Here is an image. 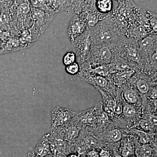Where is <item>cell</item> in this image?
I'll return each instance as SVG.
<instances>
[{
  "label": "cell",
  "mask_w": 157,
  "mask_h": 157,
  "mask_svg": "<svg viewBox=\"0 0 157 157\" xmlns=\"http://www.w3.org/2000/svg\"><path fill=\"white\" fill-rule=\"evenodd\" d=\"M92 45H113L117 42L119 36L104 19L88 30Z\"/></svg>",
  "instance_id": "cell-1"
},
{
  "label": "cell",
  "mask_w": 157,
  "mask_h": 157,
  "mask_svg": "<svg viewBox=\"0 0 157 157\" xmlns=\"http://www.w3.org/2000/svg\"><path fill=\"white\" fill-rule=\"evenodd\" d=\"M116 56L115 49L113 45H92L89 55L86 62L110 65Z\"/></svg>",
  "instance_id": "cell-2"
},
{
  "label": "cell",
  "mask_w": 157,
  "mask_h": 157,
  "mask_svg": "<svg viewBox=\"0 0 157 157\" xmlns=\"http://www.w3.org/2000/svg\"><path fill=\"white\" fill-rule=\"evenodd\" d=\"M71 43L78 63L81 65L86 61L91 48L92 41L88 30L77 37Z\"/></svg>",
  "instance_id": "cell-3"
},
{
  "label": "cell",
  "mask_w": 157,
  "mask_h": 157,
  "mask_svg": "<svg viewBox=\"0 0 157 157\" xmlns=\"http://www.w3.org/2000/svg\"><path fill=\"white\" fill-rule=\"evenodd\" d=\"M157 42L156 33L149 34L137 41L138 48L144 63V67H147L152 56L157 51Z\"/></svg>",
  "instance_id": "cell-4"
},
{
  "label": "cell",
  "mask_w": 157,
  "mask_h": 157,
  "mask_svg": "<svg viewBox=\"0 0 157 157\" xmlns=\"http://www.w3.org/2000/svg\"><path fill=\"white\" fill-rule=\"evenodd\" d=\"M76 112L67 108L59 107H55L51 112V131L58 127L63 126L71 121Z\"/></svg>",
  "instance_id": "cell-5"
},
{
  "label": "cell",
  "mask_w": 157,
  "mask_h": 157,
  "mask_svg": "<svg viewBox=\"0 0 157 157\" xmlns=\"http://www.w3.org/2000/svg\"><path fill=\"white\" fill-rule=\"evenodd\" d=\"M87 30V23L84 17L80 14H75L68 25V35L71 42Z\"/></svg>",
  "instance_id": "cell-6"
},
{
  "label": "cell",
  "mask_w": 157,
  "mask_h": 157,
  "mask_svg": "<svg viewBox=\"0 0 157 157\" xmlns=\"http://www.w3.org/2000/svg\"><path fill=\"white\" fill-rule=\"evenodd\" d=\"M80 80L93 85L95 87L100 88L104 90L109 93V91L112 92L113 87L110 81L106 77L103 76H87L81 78Z\"/></svg>",
  "instance_id": "cell-7"
},
{
  "label": "cell",
  "mask_w": 157,
  "mask_h": 157,
  "mask_svg": "<svg viewBox=\"0 0 157 157\" xmlns=\"http://www.w3.org/2000/svg\"><path fill=\"white\" fill-rule=\"evenodd\" d=\"M128 38L138 41L150 34L143 26L137 22L133 23L129 25L127 33Z\"/></svg>",
  "instance_id": "cell-8"
},
{
  "label": "cell",
  "mask_w": 157,
  "mask_h": 157,
  "mask_svg": "<svg viewBox=\"0 0 157 157\" xmlns=\"http://www.w3.org/2000/svg\"><path fill=\"white\" fill-rule=\"evenodd\" d=\"M79 14L84 17L86 21L88 30L94 27L105 18L103 14L98 12L97 10H85L82 11Z\"/></svg>",
  "instance_id": "cell-9"
},
{
  "label": "cell",
  "mask_w": 157,
  "mask_h": 157,
  "mask_svg": "<svg viewBox=\"0 0 157 157\" xmlns=\"http://www.w3.org/2000/svg\"><path fill=\"white\" fill-rule=\"evenodd\" d=\"M48 133L45 134L38 141L33 151L39 157H45L51 154Z\"/></svg>",
  "instance_id": "cell-10"
},
{
  "label": "cell",
  "mask_w": 157,
  "mask_h": 157,
  "mask_svg": "<svg viewBox=\"0 0 157 157\" xmlns=\"http://www.w3.org/2000/svg\"><path fill=\"white\" fill-rule=\"evenodd\" d=\"M96 9L101 14H109L112 12L113 8L112 0H97Z\"/></svg>",
  "instance_id": "cell-11"
},
{
  "label": "cell",
  "mask_w": 157,
  "mask_h": 157,
  "mask_svg": "<svg viewBox=\"0 0 157 157\" xmlns=\"http://www.w3.org/2000/svg\"><path fill=\"white\" fill-rule=\"evenodd\" d=\"M122 96L124 100L128 104H137L139 100L138 93L133 88H126L123 92Z\"/></svg>",
  "instance_id": "cell-12"
},
{
  "label": "cell",
  "mask_w": 157,
  "mask_h": 157,
  "mask_svg": "<svg viewBox=\"0 0 157 157\" xmlns=\"http://www.w3.org/2000/svg\"><path fill=\"white\" fill-rule=\"evenodd\" d=\"M49 6L56 13L71 6L70 0H48Z\"/></svg>",
  "instance_id": "cell-13"
},
{
  "label": "cell",
  "mask_w": 157,
  "mask_h": 157,
  "mask_svg": "<svg viewBox=\"0 0 157 157\" xmlns=\"http://www.w3.org/2000/svg\"><path fill=\"white\" fill-rule=\"evenodd\" d=\"M135 86L137 91L141 94H147L150 90V84L148 80L143 78L136 79L135 82Z\"/></svg>",
  "instance_id": "cell-14"
},
{
  "label": "cell",
  "mask_w": 157,
  "mask_h": 157,
  "mask_svg": "<svg viewBox=\"0 0 157 157\" xmlns=\"http://www.w3.org/2000/svg\"><path fill=\"white\" fill-rule=\"evenodd\" d=\"M134 74L135 71L133 70L121 71L114 74L113 76L114 81L120 85L128 81Z\"/></svg>",
  "instance_id": "cell-15"
},
{
  "label": "cell",
  "mask_w": 157,
  "mask_h": 157,
  "mask_svg": "<svg viewBox=\"0 0 157 157\" xmlns=\"http://www.w3.org/2000/svg\"><path fill=\"white\" fill-rule=\"evenodd\" d=\"M76 144H81L86 149H94L95 147H98L99 146V143L98 138L95 136L93 135H89L86 136L83 139L82 142L76 141Z\"/></svg>",
  "instance_id": "cell-16"
},
{
  "label": "cell",
  "mask_w": 157,
  "mask_h": 157,
  "mask_svg": "<svg viewBox=\"0 0 157 157\" xmlns=\"http://www.w3.org/2000/svg\"><path fill=\"white\" fill-rule=\"evenodd\" d=\"M133 148L129 142H125L120 148V154L123 157H128L133 154Z\"/></svg>",
  "instance_id": "cell-17"
},
{
  "label": "cell",
  "mask_w": 157,
  "mask_h": 157,
  "mask_svg": "<svg viewBox=\"0 0 157 157\" xmlns=\"http://www.w3.org/2000/svg\"><path fill=\"white\" fill-rule=\"evenodd\" d=\"M77 57L76 54L73 52H68L63 57V62L65 66L71 64L76 62Z\"/></svg>",
  "instance_id": "cell-18"
},
{
  "label": "cell",
  "mask_w": 157,
  "mask_h": 157,
  "mask_svg": "<svg viewBox=\"0 0 157 157\" xmlns=\"http://www.w3.org/2000/svg\"><path fill=\"white\" fill-rule=\"evenodd\" d=\"M85 0H70L71 6L75 14H80L84 7Z\"/></svg>",
  "instance_id": "cell-19"
},
{
  "label": "cell",
  "mask_w": 157,
  "mask_h": 157,
  "mask_svg": "<svg viewBox=\"0 0 157 157\" xmlns=\"http://www.w3.org/2000/svg\"><path fill=\"white\" fill-rule=\"evenodd\" d=\"M122 113L126 117L131 118L135 116L136 109L132 104H126L123 107Z\"/></svg>",
  "instance_id": "cell-20"
},
{
  "label": "cell",
  "mask_w": 157,
  "mask_h": 157,
  "mask_svg": "<svg viewBox=\"0 0 157 157\" xmlns=\"http://www.w3.org/2000/svg\"><path fill=\"white\" fill-rule=\"evenodd\" d=\"M107 137L110 141L117 142L121 139L122 134L120 130L117 129H113L108 133Z\"/></svg>",
  "instance_id": "cell-21"
},
{
  "label": "cell",
  "mask_w": 157,
  "mask_h": 157,
  "mask_svg": "<svg viewBox=\"0 0 157 157\" xmlns=\"http://www.w3.org/2000/svg\"><path fill=\"white\" fill-rule=\"evenodd\" d=\"M136 132L139 136L140 143L143 144H148L153 138V135L152 134H148L144 131H137Z\"/></svg>",
  "instance_id": "cell-22"
},
{
  "label": "cell",
  "mask_w": 157,
  "mask_h": 157,
  "mask_svg": "<svg viewBox=\"0 0 157 157\" xmlns=\"http://www.w3.org/2000/svg\"><path fill=\"white\" fill-rule=\"evenodd\" d=\"M65 70L67 73L70 75H77L80 72V65L78 62H76L66 66Z\"/></svg>",
  "instance_id": "cell-23"
},
{
  "label": "cell",
  "mask_w": 157,
  "mask_h": 157,
  "mask_svg": "<svg viewBox=\"0 0 157 157\" xmlns=\"http://www.w3.org/2000/svg\"><path fill=\"white\" fill-rule=\"evenodd\" d=\"M139 153L141 157H149L152 154L151 147L148 144H143L139 148Z\"/></svg>",
  "instance_id": "cell-24"
},
{
  "label": "cell",
  "mask_w": 157,
  "mask_h": 157,
  "mask_svg": "<svg viewBox=\"0 0 157 157\" xmlns=\"http://www.w3.org/2000/svg\"><path fill=\"white\" fill-rule=\"evenodd\" d=\"M97 0H85L84 7L82 11L85 10H97L95 4Z\"/></svg>",
  "instance_id": "cell-25"
},
{
  "label": "cell",
  "mask_w": 157,
  "mask_h": 157,
  "mask_svg": "<svg viewBox=\"0 0 157 157\" xmlns=\"http://www.w3.org/2000/svg\"><path fill=\"white\" fill-rule=\"evenodd\" d=\"M157 14L152 13L149 19L150 25L153 33H156L157 32Z\"/></svg>",
  "instance_id": "cell-26"
},
{
  "label": "cell",
  "mask_w": 157,
  "mask_h": 157,
  "mask_svg": "<svg viewBox=\"0 0 157 157\" xmlns=\"http://www.w3.org/2000/svg\"><path fill=\"white\" fill-rule=\"evenodd\" d=\"M139 125L144 132H148L150 130L151 125L147 120H142L139 123Z\"/></svg>",
  "instance_id": "cell-27"
},
{
  "label": "cell",
  "mask_w": 157,
  "mask_h": 157,
  "mask_svg": "<svg viewBox=\"0 0 157 157\" xmlns=\"http://www.w3.org/2000/svg\"><path fill=\"white\" fill-rule=\"evenodd\" d=\"M100 157H110V151L108 148H102L99 152Z\"/></svg>",
  "instance_id": "cell-28"
},
{
  "label": "cell",
  "mask_w": 157,
  "mask_h": 157,
  "mask_svg": "<svg viewBox=\"0 0 157 157\" xmlns=\"http://www.w3.org/2000/svg\"><path fill=\"white\" fill-rule=\"evenodd\" d=\"M87 157H100L99 152L95 149L90 150L87 153Z\"/></svg>",
  "instance_id": "cell-29"
},
{
  "label": "cell",
  "mask_w": 157,
  "mask_h": 157,
  "mask_svg": "<svg viewBox=\"0 0 157 157\" xmlns=\"http://www.w3.org/2000/svg\"><path fill=\"white\" fill-rule=\"evenodd\" d=\"M150 123L151 125L157 126V116L155 115H151L149 117L148 120Z\"/></svg>",
  "instance_id": "cell-30"
},
{
  "label": "cell",
  "mask_w": 157,
  "mask_h": 157,
  "mask_svg": "<svg viewBox=\"0 0 157 157\" xmlns=\"http://www.w3.org/2000/svg\"><path fill=\"white\" fill-rule=\"evenodd\" d=\"M8 21H9V19L7 17V15H5V14L0 15V24L7 23Z\"/></svg>",
  "instance_id": "cell-31"
},
{
  "label": "cell",
  "mask_w": 157,
  "mask_h": 157,
  "mask_svg": "<svg viewBox=\"0 0 157 157\" xmlns=\"http://www.w3.org/2000/svg\"><path fill=\"white\" fill-rule=\"evenodd\" d=\"M66 157H81V155L77 153H70Z\"/></svg>",
  "instance_id": "cell-32"
},
{
  "label": "cell",
  "mask_w": 157,
  "mask_h": 157,
  "mask_svg": "<svg viewBox=\"0 0 157 157\" xmlns=\"http://www.w3.org/2000/svg\"><path fill=\"white\" fill-rule=\"evenodd\" d=\"M27 157H39L35 154L33 151L29 153Z\"/></svg>",
  "instance_id": "cell-33"
},
{
  "label": "cell",
  "mask_w": 157,
  "mask_h": 157,
  "mask_svg": "<svg viewBox=\"0 0 157 157\" xmlns=\"http://www.w3.org/2000/svg\"><path fill=\"white\" fill-rule=\"evenodd\" d=\"M113 157H123L119 153L117 152H114V155H113Z\"/></svg>",
  "instance_id": "cell-34"
},
{
  "label": "cell",
  "mask_w": 157,
  "mask_h": 157,
  "mask_svg": "<svg viewBox=\"0 0 157 157\" xmlns=\"http://www.w3.org/2000/svg\"><path fill=\"white\" fill-rule=\"evenodd\" d=\"M117 2H118L119 3H121L123 2L124 0H115Z\"/></svg>",
  "instance_id": "cell-35"
},
{
  "label": "cell",
  "mask_w": 157,
  "mask_h": 157,
  "mask_svg": "<svg viewBox=\"0 0 157 157\" xmlns=\"http://www.w3.org/2000/svg\"><path fill=\"white\" fill-rule=\"evenodd\" d=\"M45 157H52V156L51 154L48 155L47 156Z\"/></svg>",
  "instance_id": "cell-36"
},
{
  "label": "cell",
  "mask_w": 157,
  "mask_h": 157,
  "mask_svg": "<svg viewBox=\"0 0 157 157\" xmlns=\"http://www.w3.org/2000/svg\"><path fill=\"white\" fill-rule=\"evenodd\" d=\"M128 157H132V156H129Z\"/></svg>",
  "instance_id": "cell-37"
}]
</instances>
